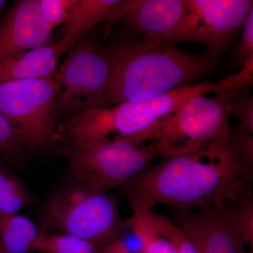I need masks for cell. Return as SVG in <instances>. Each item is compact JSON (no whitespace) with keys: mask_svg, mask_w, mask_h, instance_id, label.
I'll return each mask as SVG.
<instances>
[{"mask_svg":"<svg viewBox=\"0 0 253 253\" xmlns=\"http://www.w3.org/2000/svg\"><path fill=\"white\" fill-rule=\"evenodd\" d=\"M30 201L22 182L0 165V213L17 214Z\"/></svg>","mask_w":253,"mask_h":253,"instance_id":"17","label":"cell"},{"mask_svg":"<svg viewBox=\"0 0 253 253\" xmlns=\"http://www.w3.org/2000/svg\"><path fill=\"white\" fill-rule=\"evenodd\" d=\"M253 56V9L244 24V31L239 45L234 54L236 66H244Z\"/></svg>","mask_w":253,"mask_h":253,"instance_id":"22","label":"cell"},{"mask_svg":"<svg viewBox=\"0 0 253 253\" xmlns=\"http://www.w3.org/2000/svg\"><path fill=\"white\" fill-rule=\"evenodd\" d=\"M8 3H9V1H6V0H0V14L2 12Z\"/></svg>","mask_w":253,"mask_h":253,"instance_id":"24","label":"cell"},{"mask_svg":"<svg viewBox=\"0 0 253 253\" xmlns=\"http://www.w3.org/2000/svg\"><path fill=\"white\" fill-rule=\"evenodd\" d=\"M77 0H39L42 13L51 30L66 25Z\"/></svg>","mask_w":253,"mask_h":253,"instance_id":"21","label":"cell"},{"mask_svg":"<svg viewBox=\"0 0 253 253\" xmlns=\"http://www.w3.org/2000/svg\"><path fill=\"white\" fill-rule=\"evenodd\" d=\"M124 0H77L65 25V36L73 45L82 36L101 23L119 20Z\"/></svg>","mask_w":253,"mask_h":253,"instance_id":"14","label":"cell"},{"mask_svg":"<svg viewBox=\"0 0 253 253\" xmlns=\"http://www.w3.org/2000/svg\"><path fill=\"white\" fill-rule=\"evenodd\" d=\"M187 0H124L120 18L143 41L173 44Z\"/></svg>","mask_w":253,"mask_h":253,"instance_id":"11","label":"cell"},{"mask_svg":"<svg viewBox=\"0 0 253 253\" xmlns=\"http://www.w3.org/2000/svg\"><path fill=\"white\" fill-rule=\"evenodd\" d=\"M71 46V42L64 37L54 44L39 46L0 61V83L56 76L60 57Z\"/></svg>","mask_w":253,"mask_h":253,"instance_id":"13","label":"cell"},{"mask_svg":"<svg viewBox=\"0 0 253 253\" xmlns=\"http://www.w3.org/2000/svg\"><path fill=\"white\" fill-rule=\"evenodd\" d=\"M26 149L19 133L0 112V159H18Z\"/></svg>","mask_w":253,"mask_h":253,"instance_id":"20","label":"cell"},{"mask_svg":"<svg viewBox=\"0 0 253 253\" xmlns=\"http://www.w3.org/2000/svg\"><path fill=\"white\" fill-rule=\"evenodd\" d=\"M51 33L39 0L15 1L0 21V61L49 44Z\"/></svg>","mask_w":253,"mask_h":253,"instance_id":"12","label":"cell"},{"mask_svg":"<svg viewBox=\"0 0 253 253\" xmlns=\"http://www.w3.org/2000/svg\"><path fill=\"white\" fill-rule=\"evenodd\" d=\"M43 231L59 230L104 249L119 239L123 229L117 201L107 191L76 182L60 190L46 203Z\"/></svg>","mask_w":253,"mask_h":253,"instance_id":"4","label":"cell"},{"mask_svg":"<svg viewBox=\"0 0 253 253\" xmlns=\"http://www.w3.org/2000/svg\"><path fill=\"white\" fill-rule=\"evenodd\" d=\"M152 211L132 212L128 224L139 239L143 253H178L172 243L155 224Z\"/></svg>","mask_w":253,"mask_h":253,"instance_id":"16","label":"cell"},{"mask_svg":"<svg viewBox=\"0 0 253 253\" xmlns=\"http://www.w3.org/2000/svg\"><path fill=\"white\" fill-rule=\"evenodd\" d=\"M40 234L34 222L26 216L0 213V245L8 253L34 251Z\"/></svg>","mask_w":253,"mask_h":253,"instance_id":"15","label":"cell"},{"mask_svg":"<svg viewBox=\"0 0 253 253\" xmlns=\"http://www.w3.org/2000/svg\"><path fill=\"white\" fill-rule=\"evenodd\" d=\"M59 90L57 75L0 83V112L16 128L28 149L57 151Z\"/></svg>","mask_w":253,"mask_h":253,"instance_id":"5","label":"cell"},{"mask_svg":"<svg viewBox=\"0 0 253 253\" xmlns=\"http://www.w3.org/2000/svg\"><path fill=\"white\" fill-rule=\"evenodd\" d=\"M102 253H129V250L124 241L118 239L107 245Z\"/></svg>","mask_w":253,"mask_h":253,"instance_id":"23","label":"cell"},{"mask_svg":"<svg viewBox=\"0 0 253 253\" xmlns=\"http://www.w3.org/2000/svg\"><path fill=\"white\" fill-rule=\"evenodd\" d=\"M58 73L57 109L71 118L88 110L105 108L112 68L104 48L82 38L72 46Z\"/></svg>","mask_w":253,"mask_h":253,"instance_id":"7","label":"cell"},{"mask_svg":"<svg viewBox=\"0 0 253 253\" xmlns=\"http://www.w3.org/2000/svg\"><path fill=\"white\" fill-rule=\"evenodd\" d=\"M253 9L251 0H187L174 42H194L217 53L227 45Z\"/></svg>","mask_w":253,"mask_h":253,"instance_id":"9","label":"cell"},{"mask_svg":"<svg viewBox=\"0 0 253 253\" xmlns=\"http://www.w3.org/2000/svg\"><path fill=\"white\" fill-rule=\"evenodd\" d=\"M252 83V71L244 66L239 73L217 82H199L151 97L113 106L112 126L116 139H128L139 134L163 118L174 114L196 96L241 89Z\"/></svg>","mask_w":253,"mask_h":253,"instance_id":"8","label":"cell"},{"mask_svg":"<svg viewBox=\"0 0 253 253\" xmlns=\"http://www.w3.org/2000/svg\"><path fill=\"white\" fill-rule=\"evenodd\" d=\"M106 50L112 77L105 108L196 83L217 65V53L194 54L173 44L129 37Z\"/></svg>","mask_w":253,"mask_h":253,"instance_id":"2","label":"cell"},{"mask_svg":"<svg viewBox=\"0 0 253 253\" xmlns=\"http://www.w3.org/2000/svg\"><path fill=\"white\" fill-rule=\"evenodd\" d=\"M76 182L107 191L121 186L162 158L156 144L129 139L104 141L78 151H59Z\"/></svg>","mask_w":253,"mask_h":253,"instance_id":"6","label":"cell"},{"mask_svg":"<svg viewBox=\"0 0 253 253\" xmlns=\"http://www.w3.org/2000/svg\"><path fill=\"white\" fill-rule=\"evenodd\" d=\"M177 221L200 253H249L247 240L229 204L179 211Z\"/></svg>","mask_w":253,"mask_h":253,"instance_id":"10","label":"cell"},{"mask_svg":"<svg viewBox=\"0 0 253 253\" xmlns=\"http://www.w3.org/2000/svg\"><path fill=\"white\" fill-rule=\"evenodd\" d=\"M251 179L252 169L237 160L199 151L163 157L121 186L131 212L161 204L184 211L234 202Z\"/></svg>","mask_w":253,"mask_h":253,"instance_id":"1","label":"cell"},{"mask_svg":"<svg viewBox=\"0 0 253 253\" xmlns=\"http://www.w3.org/2000/svg\"><path fill=\"white\" fill-rule=\"evenodd\" d=\"M0 253H8L7 251H5L4 249H3L2 247H1V245H0Z\"/></svg>","mask_w":253,"mask_h":253,"instance_id":"25","label":"cell"},{"mask_svg":"<svg viewBox=\"0 0 253 253\" xmlns=\"http://www.w3.org/2000/svg\"><path fill=\"white\" fill-rule=\"evenodd\" d=\"M34 251L41 253H102L103 250L86 240L71 234L46 235L41 232Z\"/></svg>","mask_w":253,"mask_h":253,"instance_id":"18","label":"cell"},{"mask_svg":"<svg viewBox=\"0 0 253 253\" xmlns=\"http://www.w3.org/2000/svg\"><path fill=\"white\" fill-rule=\"evenodd\" d=\"M235 91H220L212 97L204 95L192 98L174 114L128 139L154 143L163 158L205 151L236 158L246 165L241 157L237 133L230 123L234 117L232 101Z\"/></svg>","mask_w":253,"mask_h":253,"instance_id":"3","label":"cell"},{"mask_svg":"<svg viewBox=\"0 0 253 253\" xmlns=\"http://www.w3.org/2000/svg\"><path fill=\"white\" fill-rule=\"evenodd\" d=\"M152 217L158 230L172 243L178 253H200L192 239L178 224L154 212Z\"/></svg>","mask_w":253,"mask_h":253,"instance_id":"19","label":"cell"}]
</instances>
